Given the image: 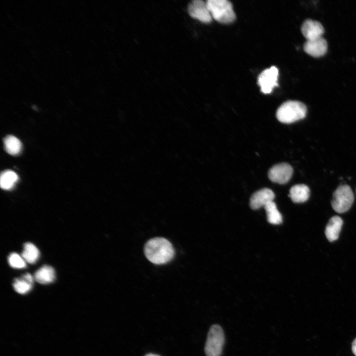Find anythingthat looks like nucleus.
<instances>
[{"label": "nucleus", "mask_w": 356, "mask_h": 356, "mask_svg": "<svg viewBox=\"0 0 356 356\" xmlns=\"http://www.w3.org/2000/svg\"><path fill=\"white\" fill-rule=\"evenodd\" d=\"M144 254L151 263L166 264L174 258L175 252L172 244L166 239L156 237L147 242L144 246Z\"/></svg>", "instance_id": "f257e3e1"}, {"label": "nucleus", "mask_w": 356, "mask_h": 356, "mask_svg": "<svg viewBox=\"0 0 356 356\" xmlns=\"http://www.w3.org/2000/svg\"><path fill=\"white\" fill-rule=\"evenodd\" d=\"M307 112V107L303 103L297 100H288L279 107L276 116L279 122L290 124L304 118Z\"/></svg>", "instance_id": "f03ea898"}, {"label": "nucleus", "mask_w": 356, "mask_h": 356, "mask_svg": "<svg viewBox=\"0 0 356 356\" xmlns=\"http://www.w3.org/2000/svg\"><path fill=\"white\" fill-rule=\"evenodd\" d=\"M213 18L218 22L228 24L233 22L236 15L232 3L227 0H208L206 1Z\"/></svg>", "instance_id": "7ed1b4c3"}, {"label": "nucleus", "mask_w": 356, "mask_h": 356, "mask_svg": "<svg viewBox=\"0 0 356 356\" xmlns=\"http://www.w3.org/2000/svg\"><path fill=\"white\" fill-rule=\"evenodd\" d=\"M224 343V335L222 327L217 324L210 328L205 346L206 356H221Z\"/></svg>", "instance_id": "20e7f679"}, {"label": "nucleus", "mask_w": 356, "mask_h": 356, "mask_svg": "<svg viewBox=\"0 0 356 356\" xmlns=\"http://www.w3.org/2000/svg\"><path fill=\"white\" fill-rule=\"evenodd\" d=\"M354 201V195L350 186L341 185L333 193L331 206L337 213H343L350 209Z\"/></svg>", "instance_id": "39448f33"}, {"label": "nucleus", "mask_w": 356, "mask_h": 356, "mask_svg": "<svg viewBox=\"0 0 356 356\" xmlns=\"http://www.w3.org/2000/svg\"><path fill=\"white\" fill-rule=\"evenodd\" d=\"M278 70L274 66L265 69L259 75L258 84L263 93H269L275 87L278 86Z\"/></svg>", "instance_id": "423d86ee"}, {"label": "nucleus", "mask_w": 356, "mask_h": 356, "mask_svg": "<svg viewBox=\"0 0 356 356\" xmlns=\"http://www.w3.org/2000/svg\"><path fill=\"white\" fill-rule=\"evenodd\" d=\"M293 168L287 163H281L271 167L268 173L269 179L279 184L287 183L291 178Z\"/></svg>", "instance_id": "0eeeda50"}, {"label": "nucleus", "mask_w": 356, "mask_h": 356, "mask_svg": "<svg viewBox=\"0 0 356 356\" xmlns=\"http://www.w3.org/2000/svg\"><path fill=\"white\" fill-rule=\"evenodd\" d=\"M188 12L192 18L204 23H209L212 20L206 1L202 0H194L188 6Z\"/></svg>", "instance_id": "6e6552de"}, {"label": "nucleus", "mask_w": 356, "mask_h": 356, "mask_svg": "<svg viewBox=\"0 0 356 356\" xmlns=\"http://www.w3.org/2000/svg\"><path fill=\"white\" fill-rule=\"evenodd\" d=\"M327 43L323 38L307 40L304 44L305 51L314 57L323 56L327 50Z\"/></svg>", "instance_id": "1a4fd4ad"}, {"label": "nucleus", "mask_w": 356, "mask_h": 356, "mask_svg": "<svg viewBox=\"0 0 356 356\" xmlns=\"http://www.w3.org/2000/svg\"><path fill=\"white\" fill-rule=\"evenodd\" d=\"M275 195L270 189L264 188L255 192L250 200V206L253 210L265 207L268 203L273 201Z\"/></svg>", "instance_id": "9d476101"}, {"label": "nucleus", "mask_w": 356, "mask_h": 356, "mask_svg": "<svg viewBox=\"0 0 356 356\" xmlns=\"http://www.w3.org/2000/svg\"><path fill=\"white\" fill-rule=\"evenodd\" d=\"M301 32L307 40H311L321 37L324 30L320 22L309 19L303 22Z\"/></svg>", "instance_id": "9b49d317"}, {"label": "nucleus", "mask_w": 356, "mask_h": 356, "mask_svg": "<svg viewBox=\"0 0 356 356\" xmlns=\"http://www.w3.org/2000/svg\"><path fill=\"white\" fill-rule=\"evenodd\" d=\"M343 223V220L339 216H335L330 219L325 230L326 237L330 242L338 238Z\"/></svg>", "instance_id": "f8f14e48"}, {"label": "nucleus", "mask_w": 356, "mask_h": 356, "mask_svg": "<svg viewBox=\"0 0 356 356\" xmlns=\"http://www.w3.org/2000/svg\"><path fill=\"white\" fill-rule=\"evenodd\" d=\"M310 190L309 187L304 184H296L290 189V197L294 203H300L306 202L310 197Z\"/></svg>", "instance_id": "ddd939ff"}, {"label": "nucleus", "mask_w": 356, "mask_h": 356, "mask_svg": "<svg viewBox=\"0 0 356 356\" xmlns=\"http://www.w3.org/2000/svg\"><path fill=\"white\" fill-rule=\"evenodd\" d=\"M55 278V273L54 268L47 265L41 267L34 274L36 281L41 284L51 283L54 280Z\"/></svg>", "instance_id": "4468645a"}, {"label": "nucleus", "mask_w": 356, "mask_h": 356, "mask_svg": "<svg viewBox=\"0 0 356 356\" xmlns=\"http://www.w3.org/2000/svg\"><path fill=\"white\" fill-rule=\"evenodd\" d=\"M33 278L30 273L23 275L21 278L14 280L13 286L18 293L24 294L28 293L32 288Z\"/></svg>", "instance_id": "2eb2a0df"}, {"label": "nucleus", "mask_w": 356, "mask_h": 356, "mask_svg": "<svg viewBox=\"0 0 356 356\" xmlns=\"http://www.w3.org/2000/svg\"><path fill=\"white\" fill-rule=\"evenodd\" d=\"M267 213V222L273 224H279L282 222L281 214L277 209L275 203L270 202L264 207Z\"/></svg>", "instance_id": "dca6fc26"}, {"label": "nucleus", "mask_w": 356, "mask_h": 356, "mask_svg": "<svg viewBox=\"0 0 356 356\" xmlns=\"http://www.w3.org/2000/svg\"><path fill=\"white\" fill-rule=\"evenodd\" d=\"M3 142L4 149L8 154L16 155L20 153L22 144L17 137L11 135H7L4 138Z\"/></svg>", "instance_id": "f3484780"}, {"label": "nucleus", "mask_w": 356, "mask_h": 356, "mask_svg": "<svg viewBox=\"0 0 356 356\" xmlns=\"http://www.w3.org/2000/svg\"><path fill=\"white\" fill-rule=\"evenodd\" d=\"M40 252L38 249L31 243H26L24 245L22 257L25 262L29 264L35 263L39 259Z\"/></svg>", "instance_id": "a211bd4d"}, {"label": "nucleus", "mask_w": 356, "mask_h": 356, "mask_svg": "<svg viewBox=\"0 0 356 356\" xmlns=\"http://www.w3.org/2000/svg\"><path fill=\"white\" fill-rule=\"evenodd\" d=\"M18 179L17 175L13 171L6 170L3 171L0 175V185L1 188L5 190L11 189Z\"/></svg>", "instance_id": "6ab92c4d"}, {"label": "nucleus", "mask_w": 356, "mask_h": 356, "mask_svg": "<svg viewBox=\"0 0 356 356\" xmlns=\"http://www.w3.org/2000/svg\"><path fill=\"white\" fill-rule=\"evenodd\" d=\"M8 261L10 266L15 268H22L26 266V264L24 259L19 254L16 253H13L10 254L8 257Z\"/></svg>", "instance_id": "aec40b11"}, {"label": "nucleus", "mask_w": 356, "mask_h": 356, "mask_svg": "<svg viewBox=\"0 0 356 356\" xmlns=\"http://www.w3.org/2000/svg\"><path fill=\"white\" fill-rule=\"evenodd\" d=\"M352 350L354 354L356 356V338L355 339L352 343Z\"/></svg>", "instance_id": "412c9836"}, {"label": "nucleus", "mask_w": 356, "mask_h": 356, "mask_svg": "<svg viewBox=\"0 0 356 356\" xmlns=\"http://www.w3.org/2000/svg\"><path fill=\"white\" fill-rule=\"evenodd\" d=\"M145 356H160L155 355V354H149L146 355Z\"/></svg>", "instance_id": "4be33fe9"}]
</instances>
